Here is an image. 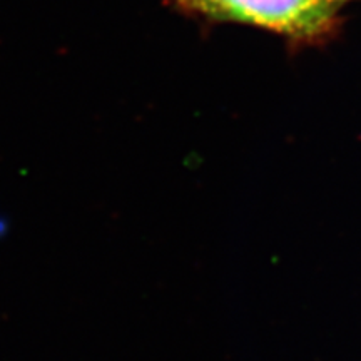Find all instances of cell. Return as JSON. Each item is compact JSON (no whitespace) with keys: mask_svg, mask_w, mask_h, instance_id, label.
Masks as SVG:
<instances>
[{"mask_svg":"<svg viewBox=\"0 0 361 361\" xmlns=\"http://www.w3.org/2000/svg\"><path fill=\"white\" fill-rule=\"evenodd\" d=\"M8 231H11V219H8V216L0 213V239L6 238Z\"/></svg>","mask_w":361,"mask_h":361,"instance_id":"obj_2","label":"cell"},{"mask_svg":"<svg viewBox=\"0 0 361 361\" xmlns=\"http://www.w3.org/2000/svg\"><path fill=\"white\" fill-rule=\"evenodd\" d=\"M351 0H173L178 12L209 22H231L266 30L310 47L335 39Z\"/></svg>","mask_w":361,"mask_h":361,"instance_id":"obj_1","label":"cell"}]
</instances>
